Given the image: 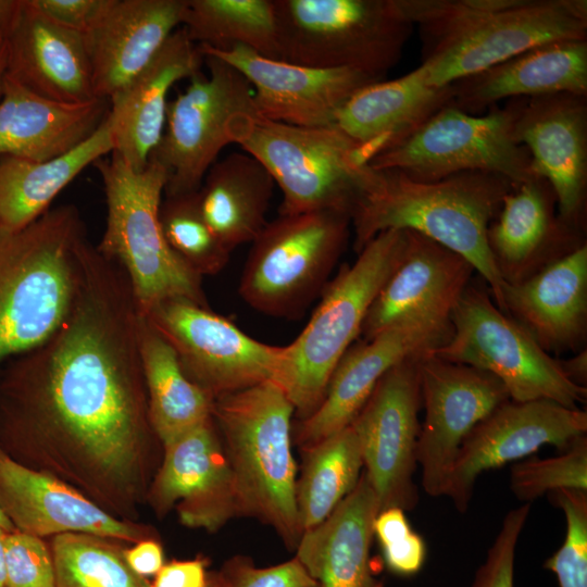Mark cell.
<instances>
[{"label":"cell","instance_id":"cell-11","mask_svg":"<svg viewBox=\"0 0 587 587\" xmlns=\"http://www.w3.org/2000/svg\"><path fill=\"white\" fill-rule=\"evenodd\" d=\"M450 321V339L430 353L492 374L512 401L550 400L573 409L586 402L587 388L572 383L559 359L499 310L483 288L470 284Z\"/></svg>","mask_w":587,"mask_h":587},{"label":"cell","instance_id":"cell-48","mask_svg":"<svg viewBox=\"0 0 587 587\" xmlns=\"http://www.w3.org/2000/svg\"><path fill=\"white\" fill-rule=\"evenodd\" d=\"M132 571L140 577L154 576L164 565L163 547L157 538H147L124 549Z\"/></svg>","mask_w":587,"mask_h":587},{"label":"cell","instance_id":"cell-3","mask_svg":"<svg viewBox=\"0 0 587 587\" xmlns=\"http://www.w3.org/2000/svg\"><path fill=\"white\" fill-rule=\"evenodd\" d=\"M513 186L507 178L485 172L420 182L399 171L373 168L350 216L354 249L359 253L389 229L421 234L467 260L503 312L505 283L490 253L487 230Z\"/></svg>","mask_w":587,"mask_h":587},{"label":"cell","instance_id":"cell-5","mask_svg":"<svg viewBox=\"0 0 587 587\" xmlns=\"http://www.w3.org/2000/svg\"><path fill=\"white\" fill-rule=\"evenodd\" d=\"M295 408L274 380L220 396L212 419L232 469L240 516L270 526L288 547L302 530L296 504V464L291 453Z\"/></svg>","mask_w":587,"mask_h":587},{"label":"cell","instance_id":"cell-12","mask_svg":"<svg viewBox=\"0 0 587 587\" xmlns=\"http://www.w3.org/2000/svg\"><path fill=\"white\" fill-rule=\"evenodd\" d=\"M514 103L484 115L448 104L400 145L373 158L375 170H395L420 182H436L465 172H485L513 185L536 175L527 149L513 136Z\"/></svg>","mask_w":587,"mask_h":587},{"label":"cell","instance_id":"cell-1","mask_svg":"<svg viewBox=\"0 0 587 587\" xmlns=\"http://www.w3.org/2000/svg\"><path fill=\"white\" fill-rule=\"evenodd\" d=\"M141 314L122 265L87 240L61 325L0 369V450L133 522L163 454L149 417Z\"/></svg>","mask_w":587,"mask_h":587},{"label":"cell","instance_id":"cell-40","mask_svg":"<svg viewBox=\"0 0 587 587\" xmlns=\"http://www.w3.org/2000/svg\"><path fill=\"white\" fill-rule=\"evenodd\" d=\"M510 488L524 503L559 489L587 491V437L582 436L559 455L526 458L515 462L510 472Z\"/></svg>","mask_w":587,"mask_h":587},{"label":"cell","instance_id":"cell-6","mask_svg":"<svg viewBox=\"0 0 587 587\" xmlns=\"http://www.w3.org/2000/svg\"><path fill=\"white\" fill-rule=\"evenodd\" d=\"M228 134L278 185L280 215L338 211L351 216L372 173L355 143L336 126H294L251 111L234 116Z\"/></svg>","mask_w":587,"mask_h":587},{"label":"cell","instance_id":"cell-19","mask_svg":"<svg viewBox=\"0 0 587 587\" xmlns=\"http://www.w3.org/2000/svg\"><path fill=\"white\" fill-rule=\"evenodd\" d=\"M451 335V321L402 323L350 346L333 371L320 405L297 424L296 444L304 450L349 426L390 369L445 345Z\"/></svg>","mask_w":587,"mask_h":587},{"label":"cell","instance_id":"cell-10","mask_svg":"<svg viewBox=\"0 0 587 587\" xmlns=\"http://www.w3.org/2000/svg\"><path fill=\"white\" fill-rule=\"evenodd\" d=\"M350 215H279L251 242L238 292L265 315L297 320L323 292L350 236Z\"/></svg>","mask_w":587,"mask_h":587},{"label":"cell","instance_id":"cell-47","mask_svg":"<svg viewBox=\"0 0 587 587\" xmlns=\"http://www.w3.org/2000/svg\"><path fill=\"white\" fill-rule=\"evenodd\" d=\"M207 561L201 558L164 563L149 587H208Z\"/></svg>","mask_w":587,"mask_h":587},{"label":"cell","instance_id":"cell-16","mask_svg":"<svg viewBox=\"0 0 587 587\" xmlns=\"http://www.w3.org/2000/svg\"><path fill=\"white\" fill-rule=\"evenodd\" d=\"M421 355L390 369L350 424L359 439L364 473L380 511L398 507L407 512L419 502L413 476L421 426Z\"/></svg>","mask_w":587,"mask_h":587},{"label":"cell","instance_id":"cell-21","mask_svg":"<svg viewBox=\"0 0 587 587\" xmlns=\"http://www.w3.org/2000/svg\"><path fill=\"white\" fill-rule=\"evenodd\" d=\"M199 49L248 79L259 115L294 126H335L339 110L358 90L384 79L353 68H319L268 59L243 46L228 51Z\"/></svg>","mask_w":587,"mask_h":587},{"label":"cell","instance_id":"cell-26","mask_svg":"<svg viewBox=\"0 0 587 587\" xmlns=\"http://www.w3.org/2000/svg\"><path fill=\"white\" fill-rule=\"evenodd\" d=\"M203 54L183 27L110 99L113 150L132 170L146 168L164 132L172 86L201 71Z\"/></svg>","mask_w":587,"mask_h":587},{"label":"cell","instance_id":"cell-25","mask_svg":"<svg viewBox=\"0 0 587 587\" xmlns=\"http://www.w3.org/2000/svg\"><path fill=\"white\" fill-rule=\"evenodd\" d=\"M185 0H103L84 34L96 97L110 99L182 25Z\"/></svg>","mask_w":587,"mask_h":587},{"label":"cell","instance_id":"cell-32","mask_svg":"<svg viewBox=\"0 0 587 587\" xmlns=\"http://www.w3.org/2000/svg\"><path fill=\"white\" fill-rule=\"evenodd\" d=\"M378 498L363 472L354 489L317 526L302 533L296 558L320 587H384L371 565Z\"/></svg>","mask_w":587,"mask_h":587},{"label":"cell","instance_id":"cell-46","mask_svg":"<svg viewBox=\"0 0 587 587\" xmlns=\"http://www.w3.org/2000/svg\"><path fill=\"white\" fill-rule=\"evenodd\" d=\"M33 5L52 22L85 34L103 0H30Z\"/></svg>","mask_w":587,"mask_h":587},{"label":"cell","instance_id":"cell-9","mask_svg":"<svg viewBox=\"0 0 587 587\" xmlns=\"http://www.w3.org/2000/svg\"><path fill=\"white\" fill-rule=\"evenodd\" d=\"M282 61L384 78L413 24L397 0H274Z\"/></svg>","mask_w":587,"mask_h":587},{"label":"cell","instance_id":"cell-14","mask_svg":"<svg viewBox=\"0 0 587 587\" xmlns=\"http://www.w3.org/2000/svg\"><path fill=\"white\" fill-rule=\"evenodd\" d=\"M145 315L173 347L186 376L213 400L277 378L285 347L252 338L209 307L175 298Z\"/></svg>","mask_w":587,"mask_h":587},{"label":"cell","instance_id":"cell-31","mask_svg":"<svg viewBox=\"0 0 587 587\" xmlns=\"http://www.w3.org/2000/svg\"><path fill=\"white\" fill-rule=\"evenodd\" d=\"M450 101V85H429L419 66L396 79H383L358 90L339 110L335 126L370 163L408 139Z\"/></svg>","mask_w":587,"mask_h":587},{"label":"cell","instance_id":"cell-53","mask_svg":"<svg viewBox=\"0 0 587 587\" xmlns=\"http://www.w3.org/2000/svg\"><path fill=\"white\" fill-rule=\"evenodd\" d=\"M208 587H229L221 572L209 573Z\"/></svg>","mask_w":587,"mask_h":587},{"label":"cell","instance_id":"cell-2","mask_svg":"<svg viewBox=\"0 0 587 587\" xmlns=\"http://www.w3.org/2000/svg\"><path fill=\"white\" fill-rule=\"evenodd\" d=\"M417 26L426 80L444 87L537 46L587 39L586 0H397Z\"/></svg>","mask_w":587,"mask_h":587},{"label":"cell","instance_id":"cell-7","mask_svg":"<svg viewBox=\"0 0 587 587\" xmlns=\"http://www.w3.org/2000/svg\"><path fill=\"white\" fill-rule=\"evenodd\" d=\"M405 232L379 233L344 265L325 287L321 301L299 336L285 347L276 383L300 420L322 402L337 363L361 335L369 309L398 265Z\"/></svg>","mask_w":587,"mask_h":587},{"label":"cell","instance_id":"cell-43","mask_svg":"<svg viewBox=\"0 0 587 587\" xmlns=\"http://www.w3.org/2000/svg\"><path fill=\"white\" fill-rule=\"evenodd\" d=\"M5 587H55L53 559L46 539L16 529L7 533Z\"/></svg>","mask_w":587,"mask_h":587},{"label":"cell","instance_id":"cell-27","mask_svg":"<svg viewBox=\"0 0 587 587\" xmlns=\"http://www.w3.org/2000/svg\"><path fill=\"white\" fill-rule=\"evenodd\" d=\"M7 74L54 101L97 98L84 34L52 22L30 0H21L8 30Z\"/></svg>","mask_w":587,"mask_h":587},{"label":"cell","instance_id":"cell-51","mask_svg":"<svg viewBox=\"0 0 587 587\" xmlns=\"http://www.w3.org/2000/svg\"><path fill=\"white\" fill-rule=\"evenodd\" d=\"M7 34H8V30L0 29V98L2 95L3 80L7 73V62H8Z\"/></svg>","mask_w":587,"mask_h":587},{"label":"cell","instance_id":"cell-44","mask_svg":"<svg viewBox=\"0 0 587 587\" xmlns=\"http://www.w3.org/2000/svg\"><path fill=\"white\" fill-rule=\"evenodd\" d=\"M530 504L510 510L471 587H514V559L519 537L529 515Z\"/></svg>","mask_w":587,"mask_h":587},{"label":"cell","instance_id":"cell-22","mask_svg":"<svg viewBox=\"0 0 587 587\" xmlns=\"http://www.w3.org/2000/svg\"><path fill=\"white\" fill-rule=\"evenodd\" d=\"M0 508L16 530L43 539L66 533L127 544L155 538L151 526L110 514L62 479L29 469L1 450Z\"/></svg>","mask_w":587,"mask_h":587},{"label":"cell","instance_id":"cell-37","mask_svg":"<svg viewBox=\"0 0 587 587\" xmlns=\"http://www.w3.org/2000/svg\"><path fill=\"white\" fill-rule=\"evenodd\" d=\"M182 27L191 41L212 50L243 46L280 60L274 0H185Z\"/></svg>","mask_w":587,"mask_h":587},{"label":"cell","instance_id":"cell-41","mask_svg":"<svg viewBox=\"0 0 587 587\" xmlns=\"http://www.w3.org/2000/svg\"><path fill=\"white\" fill-rule=\"evenodd\" d=\"M549 497L564 513L566 533L544 567L555 575L560 587H587V491L559 489Z\"/></svg>","mask_w":587,"mask_h":587},{"label":"cell","instance_id":"cell-50","mask_svg":"<svg viewBox=\"0 0 587 587\" xmlns=\"http://www.w3.org/2000/svg\"><path fill=\"white\" fill-rule=\"evenodd\" d=\"M21 7V0H0V29L9 30Z\"/></svg>","mask_w":587,"mask_h":587},{"label":"cell","instance_id":"cell-42","mask_svg":"<svg viewBox=\"0 0 587 587\" xmlns=\"http://www.w3.org/2000/svg\"><path fill=\"white\" fill-rule=\"evenodd\" d=\"M385 563L395 574L411 576L421 571L426 560V544L414 532L405 511L391 507L378 512L373 524Z\"/></svg>","mask_w":587,"mask_h":587},{"label":"cell","instance_id":"cell-20","mask_svg":"<svg viewBox=\"0 0 587 587\" xmlns=\"http://www.w3.org/2000/svg\"><path fill=\"white\" fill-rule=\"evenodd\" d=\"M586 99L565 92L512 99L515 141L529 152L536 175L551 186L559 215L580 229L587 191Z\"/></svg>","mask_w":587,"mask_h":587},{"label":"cell","instance_id":"cell-8","mask_svg":"<svg viewBox=\"0 0 587 587\" xmlns=\"http://www.w3.org/2000/svg\"><path fill=\"white\" fill-rule=\"evenodd\" d=\"M107 200V224L98 250L116 261L130 282L139 310L147 314L167 299L209 307L202 277L189 270L164 239L159 210L166 183L164 168L150 159L135 172L120 157L99 159Z\"/></svg>","mask_w":587,"mask_h":587},{"label":"cell","instance_id":"cell-36","mask_svg":"<svg viewBox=\"0 0 587 587\" xmlns=\"http://www.w3.org/2000/svg\"><path fill=\"white\" fill-rule=\"evenodd\" d=\"M302 451L304 461L296 482V504L303 533L324 522L354 489L363 460L351 425Z\"/></svg>","mask_w":587,"mask_h":587},{"label":"cell","instance_id":"cell-38","mask_svg":"<svg viewBox=\"0 0 587 587\" xmlns=\"http://www.w3.org/2000/svg\"><path fill=\"white\" fill-rule=\"evenodd\" d=\"M55 587H149L128 566L120 540L66 533L49 541Z\"/></svg>","mask_w":587,"mask_h":587},{"label":"cell","instance_id":"cell-24","mask_svg":"<svg viewBox=\"0 0 587 587\" xmlns=\"http://www.w3.org/2000/svg\"><path fill=\"white\" fill-rule=\"evenodd\" d=\"M549 183L535 177L514 185L487 230L494 262L505 284H517L586 245L585 229L557 213Z\"/></svg>","mask_w":587,"mask_h":587},{"label":"cell","instance_id":"cell-34","mask_svg":"<svg viewBox=\"0 0 587 587\" xmlns=\"http://www.w3.org/2000/svg\"><path fill=\"white\" fill-rule=\"evenodd\" d=\"M112 150L107 115L88 139L59 158L39 162L0 155V225L20 230L32 224L80 172Z\"/></svg>","mask_w":587,"mask_h":587},{"label":"cell","instance_id":"cell-39","mask_svg":"<svg viewBox=\"0 0 587 587\" xmlns=\"http://www.w3.org/2000/svg\"><path fill=\"white\" fill-rule=\"evenodd\" d=\"M159 220L171 250L200 277L215 275L228 263L230 251L205 222L198 190L165 196L160 204Z\"/></svg>","mask_w":587,"mask_h":587},{"label":"cell","instance_id":"cell-13","mask_svg":"<svg viewBox=\"0 0 587 587\" xmlns=\"http://www.w3.org/2000/svg\"><path fill=\"white\" fill-rule=\"evenodd\" d=\"M201 71L167 104L163 135L150 159L166 173L165 196L197 191L221 150L232 143L228 127L241 112L257 111L248 79L234 66L203 54Z\"/></svg>","mask_w":587,"mask_h":587},{"label":"cell","instance_id":"cell-28","mask_svg":"<svg viewBox=\"0 0 587 587\" xmlns=\"http://www.w3.org/2000/svg\"><path fill=\"white\" fill-rule=\"evenodd\" d=\"M503 312L549 354L582 350L587 336V245L517 284H505Z\"/></svg>","mask_w":587,"mask_h":587},{"label":"cell","instance_id":"cell-15","mask_svg":"<svg viewBox=\"0 0 587 587\" xmlns=\"http://www.w3.org/2000/svg\"><path fill=\"white\" fill-rule=\"evenodd\" d=\"M422 407L416 444L422 487L430 497L446 496L459 450L470 432L508 401L503 384L492 374L438 358L419 359Z\"/></svg>","mask_w":587,"mask_h":587},{"label":"cell","instance_id":"cell-18","mask_svg":"<svg viewBox=\"0 0 587 587\" xmlns=\"http://www.w3.org/2000/svg\"><path fill=\"white\" fill-rule=\"evenodd\" d=\"M162 517L210 533L240 516L234 475L212 416L163 447L147 500Z\"/></svg>","mask_w":587,"mask_h":587},{"label":"cell","instance_id":"cell-29","mask_svg":"<svg viewBox=\"0 0 587 587\" xmlns=\"http://www.w3.org/2000/svg\"><path fill=\"white\" fill-rule=\"evenodd\" d=\"M450 87V104L476 115L503 99L587 96V39L534 47Z\"/></svg>","mask_w":587,"mask_h":587},{"label":"cell","instance_id":"cell-35","mask_svg":"<svg viewBox=\"0 0 587 587\" xmlns=\"http://www.w3.org/2000/svg\"><path fill=\"white\" fill-rule=\"evenodd\" d=\"M139 347L149 417L164 447L209 420L213 398L186 376L173 347L145 314Z\"/></svg>","mask_w":587,"mask_h":587},{"label":"cell","instance_id":"cell-33","mask_svg":"<svg viewBox=\"0 0 587 587\" xmlns=\"http://www.w3.org/2000/svg\"><path fill=\"white\" fill-rule=\"evenodd\" d=\"M273 188L268 171L246 152H233L207 172L198 189L200 210L230 252L252 242L266 225Z\"/></svg>","mask_w":587,"mask_h":587},{"label":"cell","instance_id":"cell-45","mask_svg":"<svg viewBox=\"0 0 587 587\" xmlns=\"http://www.w3.org/2000/svg\"><path fill=\"white\" fill-rule=\"evenodd\" d=\"M220 572L229 587H320L296 557L268 567H257L250 559L235 557Z\"/></svg>","mask_w":587,"mask_h":587},{"label":"cell","instance_id":"cell-4","mask_svg":"<svg viewBox=\"0 0 587 587\" xmlns=\"http://www.w3.org/2000/svg\"><path fill=\"white\" fill-rule=\"evenodd\" d=\"M87 240L73 204L20 230L0 225V369L43 342L72 305Z\"/></svg>","mask_w":587,"mask_h":587},{"label":"cell","instance_id":"cell-30","mask_svg":"<svg viewBox=\"0 0 587 587\" xmlns=\"http://www.w3.org/2000/svg\"><path fill=\"white\" fill-rule=\"evenodd\" d=\"M110 102H60L45 98L5 73L0 98V155L49 161L88 139L109 113Z\"/></svg>","mask_w":587,"mask_h":587},{"label":"cell","instance_id":"cell-23","mask_svg":"<svg viewBox=\"0 0 587 587\" xmlns=\"http://www.w3.org/2000/svg\"><path fill=\"white\" fill-rule=\"evenodd\" d=\"M405 232L401 259L363 322V340L402 323L450 322L475 270L460 254L414 232Z\"/></svg>","mask_w":587,"mask_h":587},{"label":"cell","instance_id":"cell-52","mask_svg":"<svg viewBox=\"0 0 587 587\" xmlns=\"http://www.w3.org/2000/svg\"><path fill=\"white\" fill-rule=\"evenodd\" d=\"M7 530L0 527V587H5V535Z\"/></svg>","mask_w":587,"mask_h":587},{"label":"cell","instance_id":"cell-54","mask_svg":"<svg viewBox=\"0 0 587 587\" xmlns=\"http://www.w3.org/2000/svg\"><path fill=\"white\" fill-rule=\"evenodd\" d=\"M0 527L7 532L15 530L13 524L7 517V515L4 514L1 508H0Z\"/></svg>","mask_w":587,"mask_h":587},{"label":"cell","instance_id":"cell-17","mask_svg":"<svg viewBox=\"0 0 587 587\" xmlns=\"http://www.w3.org/2000/svg\"><path fill=\"white\" fill-rule=\"evenodd\" d=\"M587 432V413L550 400H508L480 421L464 439L446 497L464 513L477 477L517 462L551 445L561 451Z\"/></svg>","mask_w":587,"mask_h":587},{"label":"cell","instance_id":"cell-49","mask_svg":"<svg viewBox=\"0 0 587 587\" xmlns=\"http://www.w3.org/2000/svg\"><path fill=\"white\" fill-rule=\"evenodd\" d=\"M560 365L565 376L574 384L586 387L587 383V351L582 349L577 354L561 360Z\"/></svg>","mask_w":587,"mask_h":587}]
</instances>
